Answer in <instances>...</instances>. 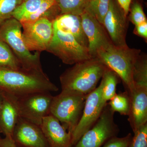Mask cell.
Returning a JSON list of instances; mask_svg holds the SVG:
<instances>
[{"mask_svg":"<svg viewBox=\"0 0 147 147\" xmlns=\"http://www.w3.org/2000/svg\"><path fill=\"white\" fill-rule=\"evenodd\" d=\"M0 89L18 97L38 92H56L59 88L43 71L0 67Z\"/></svg>","mask_w":147,"mask_h":147,"instance_id":"6da1fadb","label":"cell"},{"mask_svg":"<svg viewBox=\"0 0 147 147\" xmlns=\"http://www.w3.org/2000/svg\"><path fill=\"white\" fill-rule=\"evenodd\" d=\"M60 77L62 90L76 92L87 95L96 88L107 66L96 58L73 65Z\"/></svg>","mask_w":147,"mask_h":147,"instance_id":"7a4b0ae2","label":"cell"},{"mask_svg":"<svg viewBox=\"0 0 147 147\" xmlns=\"http://www.w3.org/2000/svg\"><path fill=\"white\" fill-rule=\"evenodd\" d=\"M141 53V50L128 46L118 47L113 45L105 50L98 51L95 58L115 71L126 86L128 92H130L134 87V64Z\"/></svg>","mask_w":147,"mask_h":147,"instance_id":"3957f363","label":"cell"},{"mask_svg":"<svg viewBox=\"0 0 147 147\" xmlns=\"http://www.w3.org/2000/svg\"><path fill=\"white\" fill-rule=\"evenodd\" d=\"M0 37L13 51L22 68L27 70L43 71L40 60V53L34 54L29 50L24 42L22 25L15 18H10L0 26Z\"/></svg>","mask_w":147,"mask_h":147,"instance_id":"277c9868","label":"cell"},{"mask_svg":"<svg viewBox=\"0 0 147 147\" xmlns=\"http://www.w3.org/2000/svg\"><path fill=\"white\" fill-rule=\"evenodd\" d=\"M87 96L62 90L59 94L53 96L50 114L62 123L71 135L82 117Z\"/></svg>","mask_w":147,"mask_h":147,"instance_id":"5b68a950","label":"cell"},{"mask_svg":"<svg viewBox=\"0 0 147 147\" xmlns=\"http://www.w3.org/2000/svg\"><path fill=\"white\" fill-rule=\"evenodd\" d=\"M54 36L47 51L66 64L74 65L92 59L88 49L77 42L72 35L54 29Z\"/></svg>","mask_w":147,"mask_h":147,"instance_id":"8992f818","label":"cell"},{"mask_svg":"<svg viewBox=\"0 0 147 147\" xmlns=\"http://www.w3.org/2000/svg\"><path fill=\"white\" fill-rule=\"evenodd\" d=\"M114 113L107 103L96 123L82 135L75 147H101L116 137L118 128L114 122Z\"/></svg>","mask_w":147,"mask_h":147,"instance_id":"52a82bcc","label":"cell"},{"mask_svg":"<svg viewBox=\"0 0 147 147\" xmlns=\"http://www.w3.org/2000/svg\"><path fill=\"white\" fill-rule=\"evenodd\" d=\"M24 42L30 51H46L54 36L53 21L42 17L33 21L20 22Z\"/></svg>","mask_w":147,"mask_h":147,"instance_id":"ba28073f","label":"cell"},{"mask_svg":"<svg viewBox=\"0 0 147 147\" xmlns=\"http://www.w3.org/2000/svg\"><path fill=\"white\" fill-rule=\"evenodd\" d=\"M53 96L51 92H38L18 97L20 117L40 126L50 114Z\"/></svg>","mask_w":147,"mask_h":147,"instance_id":"9c48e42d","label":"cell"},{"mask_svg":"<svg viewBox=\"0 0 147 147\" xmlns=\"http://www.w3.org/2000/svg\"><path fill=\"white\" fill-rule=\"evenodd\" d=\"M101 84L87 95L81 119L71 134V144L74 146L82 135L96 122L107 103L101 96Z\"/></svg>","mask_w":147,"mask_h":147,"instance_id":"30bf717a","label":"cell"},{"mask_svg":"<svg viewBox=\"0 0 147 147\" xmlns=\"http://www.w3.org/2000/svg\"><path fill=\"white\" fill-rule=\"evenodd\" d=\"M102 25L113 45L118 47L127 46L126 37L128 19L117 0L110 1L109 10L105 15Z\"/></svg>","mask_w":147,"mask_h":147,"instance_id":"8fae6325","label":"cell"},{"mask_svg":"<svg viewBox=\"0 0 147 147\" xmlns=\"http://www.w3.org/2000/svg\"><path fill=\"white\" fill-rule=\"evenodd\" d=\"M82 26L88 41V50L92 58H95L100 50L113 45L103 25L87 9L81 15Z\"/></svg>","mask_w":147,"mask_h":147,"instance_id":"7c38bea8","label":"cell"},{"mask_svg":"<svg viewBox=\"0 0 147 147\" xmlns=\"http://www.w3.org/2000/svg\"><path fill=\"white\" fill-rule=\"evenodd\" d=\"M60 15L56 0H26L13 11L12 17L20 22L46 17L52 21Z\"/></svg>","mask_w":147,"mask_h":147,"instance_id":"4fadbf2b","label":"cell"},{"mask_svg":"<svg viewBox=\"0 0 147 147\" xmlns=\"http://www.w3.org/2000/svg\"><path fill=\"white\" fill-rule=\"evenodd\" d=\"M12 139L21 147H50L40 126L21 117L13 129Z\"/></svg>","mask_w":147,"mask_h":147,"instance_id":"5bb4252c","label":"cell"},{"mask_svg":"<svg viewBox=\"0 0 147 147\" xmlns=\"http://www.w3.org/2000/svg\"><path fill=\"white\" fill-rule=\"evenodd\" d=\"M127 93L129 100L128 121L134 132L147 123V87L134 86Z\"/></svg>","mask_w":147,"mask_h":147,"instance_id":"9a60e30c","label":"cell"},{"mask_svg":"<svg viewBox=\"0 0 147 147\" xmlns=\"http://www.w3.org/2000/svg\"><path fill=\"white\" fill-rule=\"evenodd\" d=\"M40 127L50 147H72L71 134L53 115L45 117Z\"/></svg>","mask_w":147,"mask_h":147,"instance_id":"2e32d148","label":"cell"},{"mask_svg":"<svg viewBox=\"0 0 147 147\" xmlns=\"http://www.w3.org/2000/svg\"><path fill=\"white\" fill-rule=\"evenodd\" d=\"M20 117L18 96L3 91L0 109V133L12 137L13 129Z\"/></svg>","mask_w":147,"mask_h":147,"instance_id":"e0dca14e","label":"cell"},{"mask_svg":"<svg viewBox=\"0 0 147 147\" xmlns=\"http://www.w3.org/2000/svg\"><path fill=\"white\" fill-rule=\"evenodd\" d=\"M53 26L54 29L72 35L79 44L88 49V41L83 29L81 16L60 14L53 21Z\"/></svg>","mask_w":147,"mask_h":147,"instance_id":"ac0fdd59","label":"cell"},{"mask_svg":"<svg viewBox=\"0 0 147 147\" xmlns=\"http://www.w3.org/2000/svg\"><path fill=\"white\" fill-rule=\"evenodd\" d=\"M119 76L112 69L107 67L102 75L100 84L102 86L101 96L103 101L107 103L116 94L117 86Z\"/></svg>","mask_w":147,"mask_h":147,"instance_id":"d6986e66","label":"cell"},{"mask_svg":"<svg viewBox=\"0 0 147 147\" xmlns=\"http://www.w3.org/2000/svg\"><path fill=\"white\" fill-rule=\"evenodd\" d=\"M91 0H56L60 14L70 13L81 16L89 7Z\"/></svg>","mask_w":147,"mask_h":147,"instance_id":"ffe728a7","label":"cell"},{"mask_svg":"<svg viewBox=\"0 0 147 147\" xmlns=\"http://www.w3.org/2000/svg\"><path fill=\"white\" fill-rule=\"evenodd\" d=\"M0 67L11 69L22 68L19 61L8 44L0 37Z\"/></svg>","mask_w":147,"mask_h":147,"instance_id":"44dd1931","label":"cell"},{"mask_svg":"<svg viewBox=\"0 0 147 147\" xmlns=\"http://www.w3.org/2000/svg\"><path fill=\"white\" fill-rule=\"evenodd\" d=\"M134 86L147 87V58L140 54L134 64L133 72Z\"/></svg>","mask_w":147,"mask_h":147,"instance_id":"7402d4cb","label":"cell"},{"mask_svg":"<svg viewBox=\"0 0 147 147\" xmlns=\"http://www.w3.org/2000/svg\"><path fill=\"white\" fill-rule=\"evenodd\" d=\"M111 110L121 115L128 116L129 110V100L127 93L116 94L110 100Z\"/></svg>","mask_w":147,"mask_h":147,"instance_id":"603a6c76","label":"cell"},{"mask_svg":"<svg viewBox=\"0 0 147 147\" xmlns=\"http://www.w3.org/2000/svg\"><path fill=\"white\" fill-rule=\"evenodd\" d=\"M110 1L111 0H91L88 9L102 25L105 15L109 10Z\"/></svg>","mask_w":147,"mask_h":147,"instance_id":"cb8c5ba5","label":"cell"},{"mask_svg":"<svg viewBox=\"0 0 147 147\" xmlns=\"http://www.w3.org/2000/svg\"><path fill=\"white\" fill-rule=\"evenodd\" d=\"M23 0H0V26L12 17L13 11Z\"/></svg>","mask_w":147,"mask_h":147,"instance_id":"d4e9b609","label":"cell"},{"mask_svg":"<svg viewBox=\"0 0 147 147\" xmlns=\"http://www.w3.org/2000/svg\"><path fill=\"white\" fill-rule=\"evenodd\" d=\"M129 20L135 26L147 22L142 3L138 0H133L129 7Z\"/></svg>","mask_w":147,"mask_h":147,"instance_id":"484cf974","label":"cell"},{"mask_svg":"<svg viewBox=\"0 0 147 147\" xmlns=\"http://www.w3.org/2000/svg\"><path fill=\"white\" fill-rule=\"evenodd\" d=\"M134 134L129 147H147V123L139 127Z\"/></svg>","mask_w":147,"mask_h":147,"instance_id":"4316f807","label":"cell"},{"mask_svg":"<svg viewBox=\"0 0 147 147\" xmlns=\"http://www.w3.org/2000/svg\"><path fill=\"white\" fill-rule=\"evenodd\" d=\"M132 138L130 133L121 138L113 137L105 143L103 147H129Z\"/></svg>","mask_w":147,"mask_h":147,"instance_id":"83f0119b","label":"cell"},{"mask_svg":"<svg viewBox=\"0 0 147 147\" xmlns=\"http://www.w3.org/2000/svg\"><path fill=\"white\" fill-rule=\"evenodd\" d=\"M135 34L147 39V22L135 26L134 30Z\"/></svg>","mask_w":147,"mask_h":147,"instance_id":"f1b7e54d","label":"cell"},{"mask_svg":"<svg viewBox=\"0 0 147 147\" xmlns=\"http://www.w3.org/2000/svg\"><path fill=\"white\" fill-rule=\"evenodd\" d=\"M0 147H17L12 137L5 136L3 139L0 138Z\"/></svg>","mask_w":147,"mask_h":147,"instance_id":"f546056e","label":"cell"},{"mask_svg":"<svg viewBox=\"0 0 147 147\" xmlns=\"http://www.w3.org/2000/svg\"><path fill=\"white\" fill-rule=\"evenodd\" d=\"M132 1V0H117V2L127 16L129 12V7Z\"/></svg>","mask_w":147,"mask_h":147,"instance_id":"4dcf8cb0","label":"cell"},{"mask_svg":"<svg viewBox=\"0 0 147 147\" xmlns=\"http://www.w3.org/2000/svg\"><path fill=\"white\" fill-rule=\"evenodd\" d=\"M3 98V91L0 89V109L2 103Z\"/></svg>","mask_w":147,"mask_h":147,"instance_id":"1f68e13d","label":"cell"},{"mask_svg":"<svg viewBox=\"0 0 147 147\" xmlns=\"http://www.w3.org/2000/svg\"><path fill=\"white\" fill-rule=\"evenodd\" d=\"M23 1H26V0H23Z\"/></svg>","mask_w":147,"mask_h":147,"instance_id":"d6a6232c","label":"cell"}]
</instances>
